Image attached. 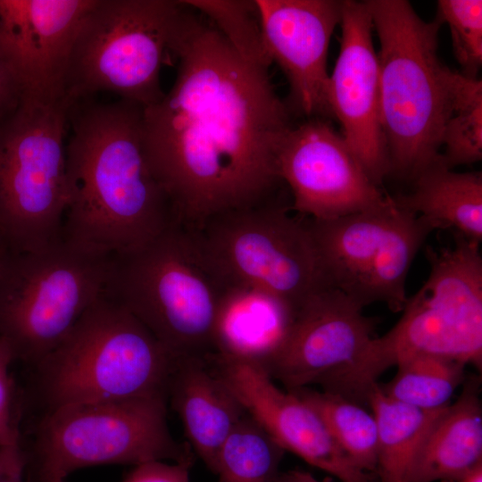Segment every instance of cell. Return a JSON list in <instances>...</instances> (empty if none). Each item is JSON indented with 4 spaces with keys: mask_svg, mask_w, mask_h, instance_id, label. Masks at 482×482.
I'll return each instance as SVG.
<instances>
[{
    "mask_svg": "<svg viewBox=\"0 0 482 482\" xmlns=\"http://www.w3.org/2000/svg\"><path fill=\"white\" fill-rule=\"evenodd\" d=\"M171 89L142 110L151 170L176 220L196 229L219 213L270 201L279 142L292 126L266 69L239 56L186 6L170 44Z\"/></svg>",
    "mask_w": 482,
    "mask_h": 482,
    "instance_id": "obj_1",
    "label": "cell"
},
{
    "mask_svg": "<svg viewBox=\"0 0 482 482\" xmlns=\"http://www.w3.org/2000/svg\"><path fill=\"white\" fill-rule=\"evenodd\" d=\"M143 107L125 100L71 109L66 145L69 204L62 240L121 255L151 243L176 218L154 175L142 137Z\"/></svg>",
    "mask_w": 482,
    "mask_h": 482,
    "instance_id": "obj_2",
    "label": "cell"
},
{
    "mask_svg": "<svg viewBox=\"0 0 482 482\" xmlns=\"http://www.w3.org/2000/svg\"><path fill=\"white\" fill-rule=\"evenodd\" d=\"M379 39L380 117L390 172L413 180L439 159L451 70L437 54L440 23L404 0L365 1Z\"/></svg>",
    "mask_w": 482,
    "mask_h": 482,
    "instance_id": "obj_3",
    "label": "cell"
},
{
    "mask_svg": "<svg viewBox=\"0 0 482 482\" xmlns=\"http://www.w3.org/2000/svg\"><path fill=\"white\" fill-rule=\"evenodd\" d=\"M133 314L105 293L32 367L45 411L87 402L165 398L176 361Z\"/></svg>",
    "mask_w": 482,
    "mask_h": 482,
    "instance_id": "obj_4",
    "label": "cell"
},
{
    "mask_svg": "<svg viewBox=\"0 0 482 482\" xmlns=\"http://www.w3.org/2000/svg\"><path fill=\"white\" fill-rule=\"evenodd\" d=\"M429 273L396 324L375 337L345 373L364 393L386 370L417 354L442 356L481 367L482 256L479 242L456 234L453 245L428 250Z\"/></svg>",
    "mask_w": 482,
    "mask_h": 482,
    "instance_id": "obj_5",
    "label": "cell"
},
{
    "mask_svg": "<svg viewBox=\"0 0 482 482\" xmlns=\"http://www.w3.org/2000/svg\"><path fill=\"white\" fill-rule=\"evenodd\" d=\"M222 287L193 230L176 221L145 247L112 255L105 295L175 357L205 356Z\"/></svg>",
    "mask_w": 482,
    "mask_h": 482,
    "instance_id": "obj_6",
    "label": "cell"
},
{
    "mask_svg": "<svg viewBox=\"0 0 482 482\" xmlns=\"http://www.w3.org/2000/svg\"><path fill=\"white\" fill-rule=\"evenodd\" d=\"M165 398L71 403L46 411L29 442H21L26 482L64 479L83 468L154 461L194 463L188 443L174 439Z\"/></svg>",
    "mask_w": 482,
    "mask_h": 482,
    "instance_id": "obj_7",
    "label": "cell"
},
{
    "mask_svg": "<svg viewBox=\"0 0 482 482\" xmlns=\"http://www.w3.org/2000/svg\"><path fill=\"white\" fill-rule=\"evenodd\" d=\"M68 96L24 97L0 122V235L12 252H37L62 240L69 204L65 134Z\"/></svg>",
    "mask_w": 482,
    "mask_h": 482,
    "instance_id": "obj_8",
    "label": "cell"
},
{
    "mask_svg": "<svg viewBox=\"0 0 482 482\" xmlns=\"http://www.w3.org/2000/svg\"><path fill=\"white\" fill-rule=\"evenodd\" d=\"M112 255L62 240L37 252L10 250L0 277V337L35 366L106 290Z\"/></svg>",
    "mask_w": 482,
    "mask_h": 482,
    "instance_id": "obj_9",
    "label": "cell"
},
{
    "mask_svg": "<svg viewBox=\"0 0 482 482\" xmlns=\"http://www.w3.org/2000/svg\"><path fill=\"white\" fill-rule=\"evenodd\" d=\"M182 1L96 0L76 37L66 75L74 102L110 92L146 107L164 93L160 71Z\"/></svg>",
    "mask_w": 482,
    "mask_h": 482,
    "instance_id": "obj_10",
    "label": "cell"
},
{
    "mask_svg": "<svg viewBox=\"0 0 482 482\" xmlns=\"http://www.w3.org/2000/svg\"><path fill=\"white\" fill-rule=\"evenodd\" d=\"M223 286L253 287L295 309L327 286L306 221L265 203L214 215L191 229Z\"/></svg>",
    "mask_w": 482,
    "mask_h": 482,
    "instance_id": "obj_11",
    "label": "cell"
},
{
    "mask_svg": "<svg viewBox=\"0 0 482 482\" xmlns=\"http://www.w3.org/2000/svg\"><path fill=\"white\" fill-rule=\"evenodd\" d=\"M306 223L327 286L362 308L382 303L403 311L410 268L435 230L430 222L393 199L382 209Z\"/></svg>",
    "mask_w": 482,
    "mask_h": 482,
    "instance_id": "obj_12",
    "label": "cell"
},
{
    "mask_svg": "<svg viewBox=\"0 0 482 482\" xmlns=\"http://www.w3.org/2000/svg\"><path fill=\"white\" fill-rule=\"evenodd\" d=\"M276 166L292 192V209L312 220L382 209L393 202L370 178L342 135L318 119L287 130Z\"/></svg>",
    "mask_w": 482,
    "mask_h": 482,
    "instance_id": "obj_13",
    "label": "cell"
},
{
    "mask_svg": "<svg viewBox=\"0 0 482 482\" xmlns=\"http://www.w3.org/2000/svg\"><path fill=\"white\" fill-rule=\"evenodd\" d=\"M375 328L362 307L325 287L295 309L284 342L260 365L286 390L320 385L355 362L375 337Z\"/></svg>",
    "mask_w": 482,
    "mask_h": 482,
    "instance_id": "obj_14",
    "label": "cell"
},
{
    "mask_svg": "<svg viewBox=\"0 0 482 482\" xmlns=\"http://www.w3.org/2000/svg\"><path fill=\"white\" fill-rule=\"evenodd\" d=\"M340 49L327 99L342 137L375 184L390 173L380 117V76L365 2L342 1Z\"/></svg>",
    "mask_w": 482,
    "mask_h": 482,
    "instance_id": "obj_15",
    "label": "cell"
},
{
    "mask_svg": "<svg viewBox=\"0 0 482 482\" xmlns=\"http://www.w3.org/2000/svg\"><path fill=\"white\" fill-rule=\"evenodd\" d=\"M212 370L246 412L287 452L339 482H372L333 440L318 414L256 362L220 353L205 356Z\"/></svg>",
    "mask_w": 482,
    "mask_h": 482,
    "instance_id": "obj_16",
    "label": "cell"
},
{
    "mask_svg": "<svg viewBox=\"0 0 482 482\" xmlns=\"http://www.w3.org/2000/svg\"><path fill=\"white\" fill-rule=\"evenodd\" d=\"M96 0H0V58L22 98L66 95V75L78 32Z\"/></svg>",
    "mask_w": 482,
    "mask_h": 482,
    "instance_id": "obj_17",
    "label": "cell"
},
{
    "mask_svg": "<svg viewBox=\"0 0 482 482\" xmlns=\"http://www.w3.org/2000/svg\"><path fill=\"white\" fill-rule=\"evenodd\" d=\"M264 44L283 71L293 106L306 116L330 115L327 58L342 1L255 0Z\"/></svg>",
    "mask_w": 482,
    "mask_h": 482,
    "instance_id": "obj_18",
    "label": "cell"
},
{
    "mask_svg": "<svg viewBox=\"0 0 482 482\" xmlns=\"http://www.w3.org/2000/svg\"><path fill=\"white\" fill-rule=\"evenodd\" d=\"M167 403L182 423L193 452L215 474L221 445L247 413L212 370L205 356L177 357Z\"/></svg>",
    "mask_w": 482,
    "mask_h": 482,
    "instance_id": "obj_19",
    "label": "cell"
},
{
    "mask_svg": "<svg viewBox=\"0 0 482 482\" xmlns=\"http://www.w3.org/2000/svg\"><path fill=\"white\" fill-rule=\"evenodd\" d=\"M294 313L289 303L265 291L223 286L214 324V352L262 364L284 342Z\"/></svg>",
    "mask_w": 482,
    "mask_h": 482,
    "instance_id": "obj_20",
    "label": "cell"
},
{
    "mask_svg": "<svg viewBox=\"0 0 482 482\" xmlns=\"http://www.w3.org/2000/svg\"><path fill=\"white\" fill-rule=\"evenodd\" d=\"M434 420L420 447L411 482H459L482 464V408L478 378Z\"/></svg>",
    "mask_w": 482,
    "mask_h": 482,
    "instance_id": "obj_21",
    "label": "cell"
},
{
    "mask_svg": "<svg viewBox=\"0 0 482 482\" xmlns=\"http://www.w3.org/2000/svg\"><path fill=\"white\" fill-rule=\"evenodd\" d=\"M411 192L393 197L401 208L420 216L435 229H452L468 239L482 240V175L456 172L439 159L412 180Z\"/></svg>",
    "mask_w": 482,
    "mask_h": 482,
    "instance_id": "obj_22",
    "label": "cell"
},
{
    "mask_svg": "<svg viewBox=\"0 0 482 482\" xmlns=\"http://www.w3.org/2000/svg\"><path fill=\"white\" fill-rule=\"evenodd\" d=\"M365 402L378 427V482H411L421 443L444 409L424 411L401 403L386 396L378 383L370 387Z\"/></svg>",
    "mask_w": 482,
    "mask_h": 482,
    "instance_id": "obj_23",
    "label": "cell"
},
{
    "mask_svg": "<svg viewBox=\"0 0 482 482\" xmlns=\"http://www.w3.org/2000/svg\"><path fill=\"white\" fill-rule=\"evenodd\" d=\"M309 405L320 418L344 453L364 472H375L378 427L371 411L337 393L303 386L287 390Z\"/></svg>",
    "mask_w": 482,
    "mask_h": 482,
    "instance_id": "obj_24",
    "label": "cell"
},
{
    "mask_svg": "<svg viewBox=\"0 0 482 482\" xmlns=\"http://www.w3.org/2000/svg\"><path fill=\"white\" fill-rule=\"evenodd\" d=\"M466 364L453 359L417 354L396 368L395 377L380 386L389 398L424 411L447 407L454 391L464 380Z\"/></svg>",
    "mask_w": 482,
    "mask_h": 482,
    "instance_id": "obj_25",
    "label": "cell"
},
{
    "mask_svg": "<svg viewBox=\"0 0 482 482\" xmlns=\"http://www.w3.org/2000/svg\"><path fill=\"white\" fill-rule=\"evenodd\" d=\"M285 450L246 413L221 445L218 482H276Z\"/></svg>",
    "mask_w": 482,
    "mask_h": 482,
    "instance_id": "obj_26",
    "label": "cell"
},
{
    "mask_svg": "<svg viewBox=\"0 0 482 482\" xmlns=\"http://www.w3.org/2000/svg\"><path fill=\"white\" fill-rule=\"evenodd\" d=\"M440 160L453 169L482 158V82L456 71L450 76V109L441 134Z\"/></svg>",
    "mask_w": 482,
    "mask_h": 482,
    "instance_id": "obj_27",
    "label": "cell"
},
{
    "mask_svg": "<svg viewBox=\"0 0 482 482\" xmlns=\"http://www.w3.org/2000/svg\"><path fill=\"white\" fill-rule=\"evenodd\" d=\"M193 10L208 17L234 51L249 63L269 69L267 52L255 1L187 0Z\"/></svg>",
    "mask_w": 482,
    "mask_h": 482,
    "instance_id": "obj_28",
    "label": "cell"
},
{
    "mask_svg": "<svg viewBox=\"0 0 482 482\" xmlns=\"http://www.w3.org/2000/svg\"><path fill=\"white\" fill-rule=\"evenodd\" d=\"M436 20L448 25L462 74L477 78L482 64V1L439 0Z\"/></svg>",
    "mask_w": 482,
    "mask_h": 482,
    "instance_id": "obj_29",
    "label": "cell"
},
{
    "mask_svg": "<svg viewBox=\"0 0 482 482\" xmlns=\"http://www.w3.org/2000/svg\"><path fill=\"white\" fill-rule=\"evenodd\" d=\"M14 362L10 345L0 337V447L21 442L25 398L12 374Z\"/></svg>",
    "mask_w": 482,
    "mask_h": 482,
    "instance_id": "obj_30",
    "label": "cell"
},
{
    "mask_svg": "<svg viewBox=\"0 0 482 482\" xmlns=\"http://www.w3.org/2000/svg\"><path fill=\"white\" fill-rule=\"evenodd\" d=\"M193 463L154 461L136 465L123 482H190Z\"/></svg>",
    "mask_w": 482,
    "mask_h": 482,
    "instance_id": "obj_31",
    "label": "cell"
},
{
    "mask_svg": "<svg viewBox=\"0 0 482 482\" xmlns=\"http://www.w3.org/2000/svg\"><path fill=\"white\" fill-rule=\"evenodd\" d=\"M0 482H26V458L21 444L0 447Z\"/></svg>",
    "mask_w": 482,
    "mask_h": 482,
    "instance_id": "obj_32",
    "label": "cell"
},
{
    "mask_svg": "<svg viewBox=\"0 0 482 482\" xmlns=\"http://www.w3.org/2000/svg\"><path fill=\"white\" fill-rule=\"evenodd\" d=\"M22 96L15 77L0 58V122L16 109Z\"/></svg>",
    "mask_w": 482,
    "mask_h": 482,
    "instance_id": "obj_33",
    "label": "cell"
},
{
    "mask_svg": "<svg viewBox=\"0 0 482 482\" xmlns=\"http://www.w3.org/2000/svg\"><path fill=\"white\" fill-rule=\"evenodd\" d=\"M276 482H320L308 471L295 469L280 472Z\"/></svg>",
    "mask_w": 482,
    "mask_h": 482,
    "instance_id": "obj_34",
    "label": "cell"
},
{
    "mask_svg": "<svg viewBox=\"0 0 482 482\" xmlns=\"http://www.w3.org/2000/svg\"><path fill=\"white\" fill-rule=\"evenodd\" d=\"M459 482H482V464L469 472Z\"/></svg>",
    "mask_w": 482,
    "mask_h": 482,
    "instance_id": "obj_35",
    "label": "cell"
},
{
    "mask_svg": "<svg viewBox=\"0 0 482 482\" xmlns=\"http://www.w3.org/2000/svg\"><path fill=\"white\" fill-rule=\"evenodd\" d=\"M10 249L0 235V277Z\"/></svg>",
    "mask_w": 482,
    "mask_h": 482,
    "instance_id": "obj_36",
    "label": "cell"
},
{
    "mask_svg": "<svg viewBox=\"0 0 482 482\" xmlns=\"http://www.w3.org/2000/svg\"><path fill=\"white\" fill-rule=\"evenodd\" d=\"M49 482H65L64 479H55Z\"/></svg>",
    "mask_w": 482,
    "mask_h": 482,
    "instance_id": "obj_37",
    "label": "cell"
}]
</instances>
